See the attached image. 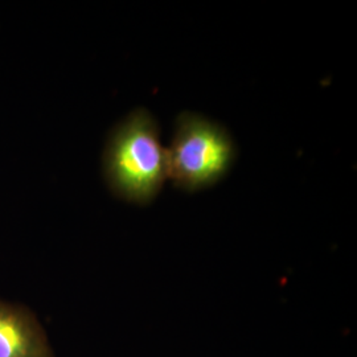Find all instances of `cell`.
I'll list each match as a JSON object with an SVG mask.
<instances>
[{"mask_svg":"<svg viewBox=\"0 0 357 357\" xmlns=\"http://www.w3.org/2000/svg\"><path fill=\"white\" fill-rule=\"evenodd\" d=\"M102 174L115 197L131 204H150L162 191L168 178L167 149L147 109L132 110L110 131Z\"/></svg>","mask_w":357,"mask_h":357,"instance_id":"6da1fadb","label":"cell"},{"mask_svg":"<svg viewBox=\"0 0 357 357\" xmlns=\"http://www.w3.org/2000/svg\"><path fill=\"white\" fill-rule=\"evenodd\" d=\"M236 144L228 130L203 115L184 112L167 149L168 178L187 192L217 184L233 166Z\"/></svg>","mask_w":357,"mask_h":357,"instance_id":"7a4b0ae2","label":"cell"},{"mask_svg":"<svg viewBox=\"0 0 357 357\" xmlns=\"http://www.w3.org/2000/svg\"><path fill=\"white\" fill-rule=\"evenodd\" d=\"M0 357H54L38 317L23 305L0 299Z\"/></svg>","mask_w":357,"mask_h":357,"instance_id":"3957f363","label":"cell"}]
</instances>
